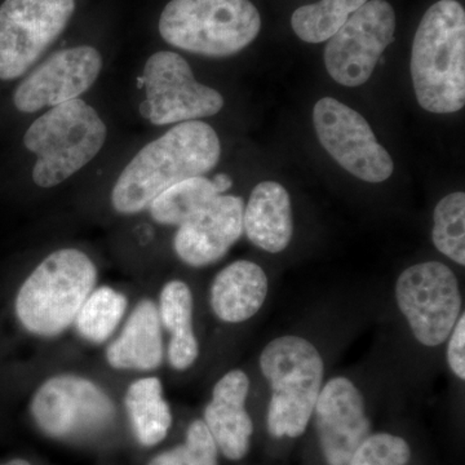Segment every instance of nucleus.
<instances>
[{
	"mask_svg": "<svg viewBox=\"0 0 465 465\" xmlns=\"http://www.w3.org/2000/svg\"><path fill=\"white\" fill-rule=\"evenodd\" d=\"M220 155L222 145L211 125L200 121L177 124L143 146L125 166L113 188V207L124 215L142 213L171 186L210 173Z\"/></svg>",
	"mask_w": 465,
	"mask_h": 465,
	"instance_id": "1",
	"label": "nucleus"
},
{
	"mask_svg": "<svg viewBox=\"0 0 465 465\" xmlns=\"http://www.w3.org/2000/svg\"><path fill=\"white\" fill-rule=\"evenodd\" d=\"M412 84L419 105L450 114L465 105V12L457 0L430 7L412 43Z\"/></svg>",
	"mask_w": 465,
	"mask_h": 465,
	"instance_id": "2",
	"label": "nucleus"
},
{
	"mask_svg": "<svg viewBox=\"0 0 465 465\" xmlns=\"http://www.w3.org/2000/svg\"><path fill=\"white\" fill-rule=\"evenodd\" d=\"M96 282V265L84 251H54L18 289L15 300L18 322L38 338L60 335L74 323Z\"/></svg>",
	"mask_w": 465,
	"mask_h": 465,
	"instance_id": "3",
	"label": "nucleus"
},
{
	"mask_svg": "<svg viewBox=\"0 0 465 465\" xmlns=\"http://www.w3.org/2000/svg\"><path fill=\"white\" fill-rule=\"evenodd\" d=\"M260 369L272 388L269 433L274 439L302 436L322 390L324 366L320 351L299 336H281L262 351Z\"/></svg>",
	"mask_w": 465,
	"mask_h": 465,
	"instance_id": "4",
	"label": "nucleus"
},
{
	"mask_svg": "<svg viewBox=\"0 0 465 465\" xmlns=\"http://www.w3.org/2000/svg\"><path fill=\"white\" fill-rule=\"evenodd\" d=\"M158 29L168 45L180 50L228 57L255 41L262 16L250 0H171Z\"/></svg>",
	"mask_w": 465,
	"mask_h": 465,
	"instance_id": "5",
	"label": "nucleus"
},
{
	"mask_svg": "<svg viewBox=\"0 0 465 465\" xmlns=\"http://www.w3.org/2000/svg\"><path fill=\"white\" fill-rule=\"evenodd\" d=\"M106 125L96 110L75 99L54 106L39 116L24 136V145L38 155L33 180L52 188L78 173L99 154L106 140Z\"/></svg>",
	"mask_w": 465,
	"mask_h": 465,
	"instance_id": "6",
	"label": "nucleus"
},
{
	"mask_svg": "<svg viewBox=\"0 0 465 465\" xmlns=\"http://www.w3.org/2000/svg\"><path fill=\"white\" fill-rule=\"evenodd\" d=\"M36 427L56 440H78L103 432L115 418L108 391L84 376L58 374L39 385L30 402Z\"/></svg>",
	"mask_w": 465,
	"mask_h": 465,
	"instance_id": "7",
	"label": "nucleus"
},
{
	"mask_svg": "<svg viewBox=\"0 0 465 465\" xmlns=\"http://www.w3.org/2000/svg\"><path fill=\"white\" fill-rule=\"evenodd\" d=\"M75 0H5L0 5V79L25 74L66 29Z\"/></svg>",
	"mask_w": 465,
	"mask_h": 465,
	"instance_id": "8",
	"label": "nucleus"
},
{
	"mask_svg": "<svg viewBox=\"0 0 465 465\" xmlns=\"http://www.w3.org/2000/svg\"><path fill=\"white\" fill-rule=\"evenodd\" d=\"M396 299L416 341L425 347L448 341L460 317L458 278L442 262H421L403 271L397 280Z\"/></svg>",
	"mask_w": 465,
	"mask_h": 465,
	"instance_id": "9",
	"label": "nucleus"
},
{
	"mask_svg": "<svg viewBox=\"0 0 465 465\" xmlns=\"http://www.w3.org/2000/svg\"><path fill=\"white\" fill-rule=\"evenodd\" d=\"M396 26V12L385 0H367L353 12L324 48V65L333 81L345 87L365 84L394 41Z\"/></svg>",
	"mask_w": 465,
	"mask_h": 465,
	"instance_id": "10",
	"label": "nucleus"
},
{
	"mask_svg": "<svg viewBox=\"0 0 465 465\" xmlns=\"http://www.w3.org/2000/svg\"><path fill=\"white\" fill-rule=\"evenodd\" d=\"M142 81L146 101L140 110L153 124L197 121L217 114L224 106L222 94L195 81L185 58L174 52L150 56Z\"/></svg>",
	"mask_w": 465,
	"mask_h": 465,
	"instance_id": "11",
	"label": "nucleus"
},
{
	"mask_svg": "<svg viewBox=\"0 0 465 465\" xmlns=\"http://www.w3.org/2000/svg\"><path fill=\"white\" fill-rule=\"evenodd\" d=\"M313 122L323 148L349 173L367 183L390 179L393 159L360 113L332 97H324L314 105Z\"/></svg>",
	"mask_w": 465,
	"mask_h": 465,
	"instance_id": "12",
	"label": "nucleus"
},
{
	"mask_svg": "<svg viewBox=\"0 0 465 465\" xmlns=\"http://www.w3.org/2000/svg\"><path fill=\"white\" fill-rule=\"evenodd\" d=\"M101 69L103 57L91 45L58 51L18 84L15 106L21 113H35L78 99L94 85Z\"/></svg>",
	"mask_w": 465,
	"mask_h": 465,
	"instance_id": "13",
	"label": "nucleus"
},
{
	"mask_svg": "<svg viewBox=\"0 0 465 465\" xmlns=\"http://www.w3.org/2000/svg\"><path fill=\"white\" fill-rule=\"evenodd\" d=\"M313 414L327 465H348L371 430L361 391L349 379L333 378L321 390Z\"/></svg>",
	"mask_w": 465,
	"mask_h": 465,
	"instance_id": "14",
	"label": "nucleus"
},
{
	"mask_svg": "<svg viewBox=\"0 0 465 465\" xmlns=\"http://www.w3.org/2000/svg\"><path fill=\"white\" fill-rule=\"evenodd\" d=\"M243 211L242 198L219 195L179 226L173 238L177 258L193 268L215 264L224 258L243 232Z\"/></svg>",
	"mask_w": 465,
	"mask_h": 465,
	"instance_id": "15",
	"label": "nucleus"
},
{
	"mask_svg": "<svg viewBox=\"0 0 465 465\" xmlns=\"http://www.w3.org/2000/svg\"><path fill=\"white\" fill-rule=\"evenodd\" d=\"M249 391V376L232 370L216 382L204 410V424L217 449L231 460H241L250 450L253 424L246 410Z\"/></svg>",
	"mask_w": 465,
	"mask_h": 465,
	"instance_id": "16",
	"label": "nucleus"
},
{
	"mask_svg": "<svg viewBox=\"0 0 465 465\" xmlns=\"http://www.w3.org/2000/svg\"><path fill=\"white\" fill-rule=\"evenodd\" d=\"M114 370L154 371L163 362L164 347L158 305L143 299L134 307L121 333L110 342L105 353Z\"/></svg>",
	"mask_w": 465,
	"mask_h": 465,
	"instance_id": "17",
	"label": "nucleus"
},
{
	"mask_svg": "<svg viewBox=\"0 0 465 465\" xmlns=\"http://www.w3.org/2000/svg\"><path fill=\"white\" fill-rule=\"evenodd\" d=\"M268 295V277L262 266L238 260L225 266L211 284L210 305L225 323H241L255 316Z\"/></svg>",
	"mask_w": 465,
	"mask_h": 465,
	"instance_id": "18",
	"label": "nucleus"
},
{
	"mask_svg": "<svg viewBox=\"0 0 465 465\" xmlns=\"http://www.w3.org/2000/svg\"><path fill=\"white\" fill-rule=\"evenodd\" d=\"M243 231L266 252L287 249L293 234L292 207L289 193L281 183L264 182L253 188L243 211Z\"/></svg>",
	"mask_w": 465,
	"mask_h": 465,
	"instance_id": "19",
	"label": "nucleus"
},
{
	"mask_svg": "<svg viewBox=\"0 0 465 465\" xmlns=\"http://www.w3.org/2000/svg\"><path fill=\"white\" fill-rule=\"evenodd\" d=\"M159 318L170 332L168 362L177 371H185L200 356V344L193 329V293L191 287L179 280L164 284L159 295Z\"/></svg>",
	"mask_w": 465,
	"mask_h": 465,
	"instance_id": "20",
	"label": "nucleus"
},
{
	"mask_svg": "<svg viewBox=\"0 0 465 465\" xmlns=\"http://www.w3.org/2000/svg\"><path fill=\"white\" fill-rule=\"evenodd\" d=\"M124 407L140 445L152 448L166 439L173 414L158 378L146 376L134 381L125 391Z\"/></svg>",
	"mask_w": 465,
	"mask_h": 465,
	"instance_id": "21",
	"label": "nucleus"
},
{
	"mask_svg": "<svg viewBox=\"0 0 465 465\" xmlns=\"http://www.w3.org/2000/svg\"><path fill=\"white\" fill-rule=\"evenodd\" d=\"M211 180L191 177L171 186L150 203V215L162 225L180 226L219 197Z\"/></svg>",
	"mask_w": 465,
	"mask_h": 465,
	"instance_id": "22",
	"label": "nucleus"
},
{
	"mask_svg": "<svg viewBox=\"0 0 465 465\" xmlns=\"http://www.w3.org/2000/svg\"><path fill=\"white\" fill-rule=\"evenodd\" d=\"M128 300L112 287L92 291L82 305L74 323L76 331L92 344H103L112 338L127 312Z\"/></svg>",
	"mask_w": 465,
	"mask_h": 465,
	"instance_id": "23",
	"label": "nucleus"
},
{
	"mask_svg": "<svg viewBox=\"0 0 465 465\" xmlns=\"http://www.w3.org/2000/svg\"><path fill=\"white\" fill-rule=\"evenodd\" d=\"M367 0H321L293 12L291 25L302 41L322 43L338 32Z\"/></svg>",
	"mask_w": 465,
	"mask_h": 465,
	"instance_id": "24",
	"label": "nucleus"
},
{
	"mask_svg": "<svg viewBox=\"0 0 465 465\" xmlns=\"http://www.w3.org/2000/svg\"><path fill=\"white\" fill-rule=\"evenodd\" d=\"M432 240L436 249L457 264L465 265V194L446 195L434 210Z\"/></svg>",
	"mask_w": 465,
	"mask_h": 465,
	"instance_id": "25",
	"label": "nucleus"
},
{
	"mask_svg": "<svg viewBox=\"0 0 465 465\" xmlns=\"http://www.w3.org/2000/svg\"><path fill=\"white\" fill-rule=\"evenodd\" d=\"M215 440L203 420H195L186 430L185 442L162 452L148 465H217Z\"/></svg>",
	"mask_w": 465,
	"mask_h": 465,
	"instance_id": "26",
	"label": "nucleus"
},
{
	"mask_svg": "<svg viewBox=\"0 0 465 465\" xmlns=\"http://www.w3.org/2000/svg\"><path fill=\"white\" fill-rule=\"evenodd\" d=\"M411 459L409 443L390 433L371 434L351 455L348 465H407Z\"/></svg>",
	"mask_w": 465,
	"mask_h": 465,
	"instance_id": "27",
	"label": "nucleus"
},
{
	"mask_svg": "<svg viewBox=\"0 0 465 465\" xmlns=\"http://www.w3.org/2000/svg\"><path fill=\"white\" fill-rule=\"evenodd\" d=\"M448 362L450 369L460 381L465 379V316L460 314L450 333Z\"/></svg>",
	"mask_w": 465,
	"mask_h": 465,
	"instance_id": "28",
	"label": "nucleus"
},
{
	"mask_svg": "<svg viewBox=\"0 0 465 465\" xmlns=\"http://www.w3.org/2000/svg\"><path fill=\"white\" fill-rule=\"evenodd\" d=\"M211 182H213V188L216 189L217 194L220 195H222L223 193L228 191V189H231V186L232 185L231 177L225 173L216 174V176L213 177V180H211Z\"/></svg>",
	"mask_w": 465,
	"mask_h": 465,
	"instance_id": "29",
	"label": "nucleus"
},
{
	"mask_svg": "<svg viewBox=\"0 0 465 465\" xmlns=\"http://www.w3.org/2000/svg\"><path fill=\"white\" fill-rule=\"evenodd\" d=\"M0 465H32L27 460H24V459H14V460H9L7 463L0 464Z\"/></svg>",
	"mask_w": 465,
	"mask_h": 465,
	"instance_id": "30",
	"label": "nucleus"
}]
</instances>
